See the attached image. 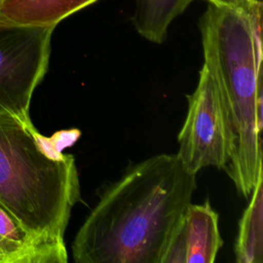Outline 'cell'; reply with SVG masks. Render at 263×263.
<instances>
[{
  "label": "cell",
  "instance_id": "8fae6325",
  "mask_svg": "<svg viewBox=\"0 0 263 263\" xmlns=\"http://www.w3.org/2000/svg\"><path fill=\"white\" fill-rule=\"evenodd\" d=\"M0 263H34L31 255L0 235Z\"/></svg>",
  "mask_w": 263,
  "mask_h": 263
},
{
  "label": "cell",
  "instance_id": "30bf717a",
  "mask_svg": "<svg viewBox=\"0 0 263 263\" xmlns=\"http://www.w3.org/2000/svg\"><path fill=\"white\" fill-rule=\"evenodd\" d=\"M194 0H136L132 17L136 31L153 43L166 39L172 22Z\"/></svg>",
  "mask_w": 263,
  "mask_h": 263
},
{
  "label": "cell",
  "instance_id": "8992f818",
  "mask_svg": "<svg viewBox=\"0 0 263 263\" xmlns=\"http://www.w3.org/2000/svg\"><path fill=\"white\" fill-rule=\"evenodd\" d=\"M218 214L205 200L189 203L176 225L160 263H213L223 240Z\"/></svg>",
  "mask_w": 263,
  "mask_h": 263
},
{
  "label": "cell",
  "instance_id": "4fadbf2b",
  "mask_svg": "<svg viewBox=\"0 0 263 263\" xmlns=\"http://www.w3.org/2000/svg\"><path fill=\"white\" fill-rule=\"evenodd\" d=\"M254 2H257V3H263V0H252Z\"/></svg>",
  "mask_w": 263,
  "mask_h": 263
},
{
  "label": "cell",
  "instance_id": "52a82bcc",
  "mask_svg": "<svg viewBox=\"0 0 263 263\" xmlns=\"http://www.w3.org/2000/svg\"><path fill=\"white\" fill-rule=\"evenodd\" d=\"M98 0H0V26H52Z\"/></svg>",
  "mask_w": 263,
  "mask_h": 263
},
{
  "label": "cell",
  "instance_id": "7a4b0ae2",
  "mask_svg": "<svg viewBox=\"0 0 263 263\" xmlns=\"http://www.w3.org/2000/svg\"><path fill=\"white\" fill-rule=\"evenodd\" d=\"M262 6L209 2L198 22L203 63L215 77L230 135L224 170L245 197L251 195L262 167Z\"/></svg>",
  "mask_w": 263,
  "mask_h": 263
},
{
  "label": "cell",
  "instance_id": "3957f363",
  "mask_svg": "<svg viewBox=\"0 0 263 263\" xmlns=\"http://www.w3.org/2000/svg\"><path fill=\"white\" fill-rule=\"evenodd\" d=\"M80 200L75 159L33 125L0 116V202L31 232L64 240Z\"/></svg>",
  "mask_w": 263,
  "mask_h": 263
},
{
  "label": "cell",
  "instance_id": "ba28073f",
  "mask_svg": "<svg viewBox=\"0 0 263 263\" xmlns=\"http://www.w3.org/2000/svg\"><path fill=\"white\" fill-rule=\"evenodd\" d=\"M250 202L238 224V234L234 246L237 263L263 262V172H258Z\"/></svg>",
  "mask_w": 263,
  "mask_h": 263
},
{
  "label": "cell",
  "instance_id": "9c48e42d",
  "mask_svg": "<svg viewBox=\"0 0 263 263\" xmlns=\"http://www.w3.org/2000/svg\"><path fill=\"white\" fill-rule=\"evenodd\" d=\"M0 235L28 252L34 263H65L68 253L65 241L37 235L0 202Z\"/></svg>",
  "mask_w": 263,
  "mask_h": 263
},
{
  "label": "cell",
  "instance_id": "7c38bea8",
  "mask_svg": "<svg viewBox=\"0 0 263 263\" xmlns=\"http://www.w3.org/2000/svg\"><path fill=\"white\" fill-rule=\"evenodd\" d=\"M206 1L210 3H215V4H220V5H230V6L245 5L250 2H254L252 0H206Z\"/></svg>",
  "mask_w": 263,
  "mask_h": 263
},
{
  "label": "cell",
  "instance_id": "277c9868",
  "mask_svg": "<svg viewBox=\"0 0 263 263\" xmlns=\"http://www.w3.org/2000/svg\"><path fill=\"white\" fill-rule=\"evenodd\" d=\"M54 28L0 26V116L31 121V99L47 72Z\"/></svg>",
  "mask_w": 263,
  "mask_h": 263
},
{
  "label": "cell",
  "instance_id": "6da1fadb",
  "mask_svg": "<svg viewBox=\"0 0 263 263\" xmlns=\"http://www.w3.org/2000/svg\"><path fill=\"white\" fill-rule=\"evenodd\" d=\"M196 174L177 154L154 155L108 187L72 243L77 263H160L191 201Z\"/></svg>",
  "mask_w": 263,
  "mask_h": 263
},
{
  "label": "cell",
  "instance_id": "5b68a950",
  "mask_svg": "<svg viewBox=\"0 0 263 263\" xmlns=\"http://www.w3.org/2000/svg\"><path fill=\"white\" fill-rule=\"evenodd\" d=\"M178 142L177 156L193 174L206 166L225 168L229 161L231 143L226 113L215 77L204 63L197 86L188 97V111Z\"/></svg>",
  "mask_w": 263,
  "mask_h": 263
}]
</instances>
